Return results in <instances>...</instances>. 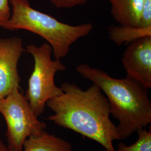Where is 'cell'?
Masks as SVG:
<instances>
[{"mask_svg":"<svg viewBox=\"0 0 151 151\" xmlns=\"http://www.w3.org/2000/svg\"><path fill=\"white\" fill-rule=\"evenodd\" d=\"M62 93L46 105L54 114L49 120L100 144L106 151H116L113 142L120 140L117 127L111 121L108 99L95 83L83 90L75 83L65 82Z\"/></svg>","mask_w":151,"mask_h":151,"instance_id":"obj_1","label":"cell"},{"mask_svg":"<svg viewBox=\"0 0 151 151\" xmlns=\"http://www.w3.org/2000/svg\"><path fill=\"white\" fill-rule=\"evenodd\" d=\"M76 70L97 85L107 98L110 114L119 121L120 139L128 138L151 124V100L147 90L137 81L127 76L114 78L87 64L78 65Z\"/></svg>","mask_w":151,"mask_h":151,"instance_id":"obj_2","label":"cell"},{"mask_svg":"<svg viewBox=\"0 0 151 151\" xmlns=\"http://www.w3.org/2000/svg\"><path fill=\"white\" fill-rule=\"evenodd\" d=\"M12 14L4 25L10 30L24 29L44 39L51 46L55 60L65 58L72 44L88 35L93 29L91 23L71 25L33 9L29 0H9Z\"/></svg>","mask_w":151,"mask_h":151,"instance_id":"obj_3","label":"cell"},{"mask_svg":"<svg viewBox=\"0 0 151 151\" xmlns=\"http://www.w3.org/2000/svg\"><path fill=\"white\" fill-rule=\"evenodd\" d=\"M26 51L34 58V68L29 80L25 97L38 117L43 113L49 100L62 93L61 88L55 85L54 78L57 72L65 71L66 67L60 60H52L53 50L48 43L39 47L29 45Z\"/></svg>","mask_w":151,"mask_h":151,"instance_id":"obj_4","label":"cell"},{"mask_svg":"<svg viewBox=\"0 0 151 151\" xmlns=\"http://www.w3.org/2000/svg\"><path fill=\"white\" fill-rule=\"evenodd\" d=\"M0 113L7 124L9 151H22L25 140L45 130V124L39 120L25 96L15 89L0 99Z\"/></svg>","mask_w":151,"mask_h":151,"instance_id":"obj_5","label":"cell"},{"mask_svg":"<svg viewBox=\"0 0 151 151\" xmlns=\"http://www.w3.org/2000/svg\"><path fill=\"white\" fill-rule=\"evenodd\" d=\"M122 63L127 77L147 90L151 88V36L129 44L124 51Z\"/></svg>","mask_w":151,"mask_h":151,"instance_id":"obj_6","label":"cell"},{"mask_svg":"<svg viewBox=\"0 0 151 151\" xmlns=\"http://www.w3.org/2000/svg\"><path fill=\"white\" fill-rule=\"evenodd\" d=\"M24 50L21 38L0 39V99L19 89L20 77L17 65Z\"/></svg>","mask_w":151,"mask_h":151,"instance_id":"obj_7","label":"cell"},{"mask_svg":"<svg viewBox=\"0 0 151 151\" xmlns=\"http://www.w3.org/2000/svg\"><path fill=\"white\" fill-rule=\"evenodd\" d=\"M111 14L120 25L140 27L143 0H109Z\"/></svg>","mask_w":151,"mask_h":151,"instance_id":"obj_8","label":"cell"},{"mask_svg":"<svg viewBox=\"0 0 151 151\" xmlns=\"http://www.w3.org/2000/svg\"><path fill=\"white\" fill-rule=\"evenodd\" d=\"M23 147L24 151H72V149L69 142L45 130L27 138Z\"/></svg>","mask_w":151,"mask_h":151,"instance_id":"obj_9","label":"cell"},{"mask_svg":"<svg viewBox=\"0 0 151 151\" xmlns=\"http://www.w3.org/2000/svg\"><path fill=\"white\" fill-rule=\"evenodd\" d=\"M108 30L110 39L117 45L130 44L143 37L151 36V26L140 27L120 25L111 26Z\"/></svg>","mask_w":151,"mask_h":151,"instance_id":"obj_10","label":"cell"},{"mask_svg":"<svg viewBox=\"0 0 151 151\" xmlns=\"http://www.w3.org/2000/svg\"><path fill=\"white\" fill-rule=\"evenodd\" d=\"M138 138L135 143L127 146L123 143L118 145L117 151H151V131L145 128L137 131Z\"/></svg>","mask_w":151,"mask_h":151,"instance_id":"obj_11","label":"cell"},{"mask_svg":"<svg viewBox=\"0 0 151 151\" xmlns=\"http://www.w3.org/2000/svg\"><path fill=\"white\" fill-rule=\"evenodd\" d=\"M150 26H151V0H143L139 27H147Z\"/></svg>","mask_w":151,"mask_h":151,"instance_id":"obj_12","label":"cell"},{"mask_svg":"<svg viewBox=\"0 0 151 151\" xmlns=\"http://www.w3.org/2000/svg\"><path fill=\"white\" fill-rule=\"evenodd\" d=\"M52 4L58 9H69L85 4L87 0H50Z\"/></svg>","mask_w":151,"mask_h":151,"instance_id":"obj_13","label":"cell"},{"mask_svg":"<svg viewBox=\"0 0 151 151\" xmlns=\"http://www.w3.org/2000/svg\"><path fill=\"white\" fill-rule=\"evenodd\" d=\"M9 0H0V27H3L11 17Z\"/></svg>","mask_w":151,"mask_h":151,"instance_id":"obj_14","label":"cell"},{"mask_svg":"<svg viewBox=\"0 0 151 151\" xmlns=\"http://www.w3.org/2000/svg\"><path fill=\"white\" fill-rule=\"evenodd\" d=\"M0 151H9L7 147L3 143L2 140L0 139Z\"/></svg>","mask_w":151,"mask_h":151,"instance_id":"obj_15","label":"cell"}]
</instances>
